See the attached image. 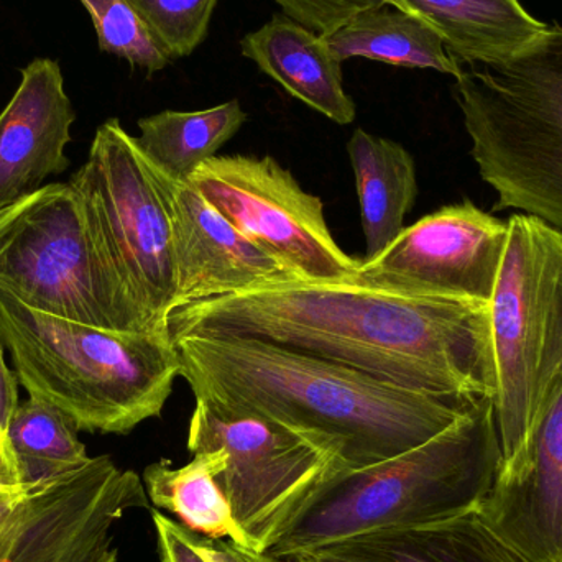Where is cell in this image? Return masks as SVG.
Segmentation results:
<instances>
[{"label": "cell", "mask_w": 562, "mask_h": 562, "mask_svg": "<svg viewBox=\"0 0 562 562\" xmlns=\"http://www.w3.org/2000/svg\"><path fill=\"white\" fill-rule=\"evenodd\" d=\"M207 550L214 562H296L294 560H281L269 553H256L247 548L234 544L233 541L210 540L207 538Z\"/></svg>", "instance_id": "f546056e"}, {"label": "cell", "mask_w": 562, "mask_h": 562, "mask_svg": "<svg viewBox=\"0 0 562 562\" xmlns=\"http://www.w3.org/2000/svg\"><path fill=\"white\" fill-rule=\"evenodd\" d=\"M452 94L498 210L562 231V26L507 58L459 63Z\"/></svg>", "instance_id": "5b68a950"}, {"label": "cell", "mask_w": 562, "mask_h": 562, "mask_svg": "<svg viewBox=\"0 0 562 562\" xmlns=\"http://www.w3.org/2000/svg\"><path fill=\"white\" fill-rule=\"evenodd\" d=\"M75 121L58 61L35 58L20 69L19 88L0 112V210L68 170Z\"/></svg>", "instance_id": "9a60e30c"}, {"label": "cell", "mask_w": 562, "mask_h": 562, "mask_svg": "<svg viewBox=\"0 0 562 562\" xmlns=\"http://www.w3.org/2000/svg\"><path fill=\"white\" fill-rule=\"evenodd\" d=\"M441 35L458 63L507 58L540 38L547 23L520 0H395Z\"/></svg>", "instance_id": "ac0fdd59"}, {"label": "cell", "mask_w": 562, "mask_h": 562, "mask_svg": "<svg viewBox=\"0 0 562 562\" xmlns=\"http://www.w3.org/2000/svg\"><path fill=\"white\" fill-rule=\"evenodd\" d=\"M0 488L23 491L19 462H16L15 452L10 446L9 436L2 431V428H0Z\"/></svg>", "instance_id": "4dcf8cb0"}, {"label": "cell", "mask_w": 562, "mask_h": 562, "mask_svg": "<svg viewBox=\"0 0 562 562\" xmlns=\"http://www.w3.org/2000/svg\"><path fill=\"white\" fill-rule=\"evenodd\" d=\"M137 472L109 456L25 488L19 530L7 562H117L112 528L132 508H148Z\"/></svg>", "instance_id": "7c38bea8"}, {"label": "cell", "mask_w": 562, "mask_h": 562, "mask_svg": "<svg viewBox=\"0 0 562 562\" xmlns=\"http://www.w3.org/2000/svg\"><path fill=\"white\" fill-rule=\"evenodd\" d=\"M88 10L99 49L125 59L148 76L164 71L170 59L158 48L132 0H79Z\"/></svg>", "instance_id": "cb8c5ba5"}, {"label": "cell", "mask_w": 562, "mask_h": 562, "mask_svg": "<svg viewBox=\"0 0 562 562\" xmlns=\"http://www.w3.org/2000/svg\"><path fill=\"white\" fill-rule=\"evenodd\" d=\"M188 449L226 454L220 484L244 548L256 553H270L313 498L347 472L342 446L330 436L203 402L190 419Z\"/></svg>", "instance_id": "ba28073f"}, {"label": "cell", "mask_w": 562, "mask_h": 562, "mask_svg": "<svg viewBox=\"0 0 562 562\" xmlns=\"http://www.w3.org/2000/svg\"><path fill=\"white\" fill-rule=\"evenodd\" d=\"M224 468L223 451L200 452L181 468H173L168 461L154 462L145 469L142 481L148 501L160 510L177 515L181 525L194 533L246 547L220 484Z\"/></svg>", "instance_id": "44dd1931"}, {"label": "cell", "mask_w": 562, "mask_h": 562, "mask_svg": "<svg viewBox=\"0 0 562 562\" xmlns=\"http://www.w3.org/2000/svg\"><path fill=\"white\" fill-rule=\"evenodd\" d=\"M196 402L227 415H252L330 436L347 472L422 446L458 422L479 398L419 392L330 360L262 340L187 336L173 340Z\"/></svg>", "instance_id": "7a4b0ae2"}, {"label": "cell", "mask_w": 562, "mask_h": 562, "mask_svg": "<svg viewBox=\"0 0 562 562\" xmlns=\"http://www.w3.org/2000/svg\"><path fill=\"white\" fill-rule=\"evenodd\" d=\"M246 121L237 99L204 111H164L138 121L140 135L135 142L161 173L188 181L204 161L216 157Z\"/></svg>", "instance_id": "7402d4cb"}, {"label": "cell", "mask_w": 562, "mask_h": 562, "mask_svg": "<svg viewBox=\"0 0 562 562\" xmlns=\"http://www.w3.org/2000/svg\"><path fill=\"white\" fill-rule=\"evenodd\" d=\"M491 311L504 462L514 459L562 392V231L514 214ZM502 462V464H504Z\"/></svg>", "instance_id": "8992f818"}, {"label": "cell", "mask_w": 562, "mask_h": 562, "mask_svg": "<svg viewBox=\"0 0 562 562\" xmlns=\"http://www.w3.org/2000/svg\"><path fill=\"white\" fill-rule=\"evenodd\" d=\"M0 291L99 329L151 330L69 181L0 210Z\"/></svg>", "instance_id": "52a82bcc"}, {"label": "cell", "mask_w": 562, "mask_h": 562, "mask_svg": "<svg viewBox=\"0 0 562 562\" xmlns=\"http://www.w3.org/2000/svg\"><path fill=\"white\" fill-rule=\"evenodd\" d=\"M158 48L170 59L190 56L210 32L220 0H132Z\"/></svg>", "instance_id": "d4e9b609"}, {"label": "cell", "mask_w": 562, "mask_h": 562, "mask_svg": "<svg viewBox=\"0 0 562 562\" xmlns=\"http://www.w3.org/2000/svg\"><path fill=\"white\" fill-rule=\"evenodd\" d=\"M296 562H528L479 510L409 528L346 538L291 558Z\"/></svg>", "instance_id": "2e32d148"}, {"label": "cell", "mask_w": 562, "mask_h": 562, "mask_svg": "<svg viewBox=\"0 0 562 562\" xmlns=\"http://www.w3.org/2000/svg\"><path fill=\"white\" fill-rule=\"evenodd\" d=\"M491 398L422 446L326 485L269 554L291 560L372 531L449 520L481 507L501 472Z\"/></svg>", "instance_id": "277c9868"}, {"label": "cell", "mask_w": 562, "mask_h": 562, "mask_svg": "<svg viewBox=\"0 0 562 562\" xmlns=\"http://www.w3.org/2000/svg\"><path fill=\"white\" fill-rule=\"evenodd\" d=\"M528 562H562V392L477 508Z\"/></svg>", "instance_id": "5bb4252c"}, {"label": "cell", "mask_w": 562, "mask_h": 562, "mask_svg": "<svg viewBox=\"0 0 562 562\" xmlns=\"http://www.w3.org/2000/svg\"><path fill=\"white\" fill-rule=\"evenodd\" d=\"M157 173L173 229V307L296 277L246 239L190 181L173 180L158 168Z\"/></svg>", "instance_id": "4fadbf2b"}, {"label": "cell", "mask_w": 562, "mask_h": 562, "mask_svg": "<svg viewBox=\"0 0 562 562\" xmlns=\"http://www.w3.org/2000/svg\"><path fill=\"white\" fill-rule=\"evenodd\" d=\"M151 520L157 531L160 562H214L206 537L194 533L161 512H151Z\"/></svg>", "instance_id": "4316f807"}, {"label": "cell", "mask_w": 562, "mask_h": 562, "mask_svg": "<svg viewBox=\"0 0 562 562\" xmlns=\"http://www.w3.org/2000/svg\"><path fill=\"white\" fill-rule=\"evenodd\" d=\"M356 175L366 259L380 256L402 234L406 214L415 206V160L403 145L357 128L347 144Z\"/></svg>", "instance_id": "d6986e66"}, {"label": "cell", "mask_w": 562, "mask_h": 562, "mask_svg": "<svg viewBox=\"0 0 562 562\" xmlns=\"http://www.w3.org/2000/svg\"><path fill=\"white\" fill-rule=\"evenodd\" d=\"M240 49L288 94L336 124H352L356 102L344 89L342 63L334 58L326 36L280 13L247 33Z\"/></svg>", "instance_id": "e0dca14e"}, {"label": "cell", "mask_w": 562, "mask_h": 562, "mask_svg": "<svg viewBox=\"0 0 562 562\" xmlns=\"http://www.w3.org/2000/svg\"><path fill=\"white\" fill-rule=\"evenodd\" d=\"M78 428L61 409L45 400L29 396L19 403L7 429L19 462L23 488L45 484L88 464Z\"/></svg>", "instance_id": "603a6c76"}, {"label": "cell", "mask_w": 562, "mask_h": 562, "mask_svg": "<svg viewBox=\"0 0 562 562\" xmlns=\"http://www.w3.org/2000/svg\"><path fill=\"white\" fill-rule=\"evenodd\" d=\"M69 183L81 194L92 229L150 329H167L177 277L170 211L157 168L121 121L109 119Z\"/></svg>", "instance_id": "9c48e42d"}, {"label": "cell", "mask_w": 562, "mask_h": 562, "mask_svg": "<svg viewBox=\"0 0 562 562\" xmlns=\"http://www.w3.org/2000/svg\"><path fill=\"white\" fill-rule=\"evenodd\" d=\"M2 339H0V428L3 432L9 429L10 419L19 406V376L15 370H10L3 356Z\"/></svg>", "instance_id": "f1b7e54d"}, {"label": "cell", "mask_w": 562, "mask_h": 562, "mask_svg": "<svg viewBox=\"0 0 562 562\" xmlns=\"http://www.w3.org/2000/svg\"><path fill=\"white\" fill-rule=\"evenodd\" d=\"M23 491L0 488V562L9 560L22 514Z\"/></svg>", "instance_id": "83f0119b"}, {"label": "cell", "mask_w": 562, "mask_h": 562, "mask_svg": "<svg viewBox=\"0 0 562 562\" xmlns=\"http://www.w3.org/2000/svg\"><path fill=\"white\" fill-rule=\"evenodd\" d=\"M0 339L29 396L78 431L128 435L158 418L181 362L168 329L109 330L32 310L0 291Z\"/></svg>", "instance_id": "3957f363"}, {"label": "cell", "mask_w": 562, "mask_h": 562, "mask_svg": "<svg viewBox=\"0 0 562 562\" xmlns=\"http://www.w3.org/2000/svg\"><path fill=\"white\" fill-rule=\"evenodd\" d=\"M191 184L263 252L306 280L352 279L362 260L347 256L330 234L319 198L306 193L272 157H214Z\"/></svg>", "instance_id": "30bf717a"}, {"label": "cell", "mask_w": 562, "mask_h": 562, "mask_svg": "<svg viewBox=\"0 0 562 562\" xmlns=\"http://www.w3.org/2000/svg\"><path fill=\"white\" fill-rule=\"evenodd\" d=\"M508 224L464 201L405 227L380 256L362 260L360 280L423 296L491 303Z\"/></svg>", "instance_id": "8fae6325"}, {"label": "cell", "mask_w": 562, "mask_h": 562, "mask_svg": "<svg viewBox=\"0 0 562 562\" xmlns=\"http://www.w3.org/2000/svg\"><path fill=\"white\" fill-rule=\"evenodd\" d=\"M326 40L339 63L367 58L403 68L435 69L452 78L459 72V63L441 35L415 13L392 5L357 13Z\"/></svg>", "instance_id": "ffe728a7"}, {"label": "cell", "mask_w": 562, "mask_h": 562, "mask_svg": "<svg viewBox=\"0 0 562 562\" xmlns=\"http://www.w3.org/2000/svg\"><path fill=\"white\" fill-rule=\"evenodd\" d=\"M284 15L319 35H330L353 15L375 7H396L395 0H276Z\"/></svg>", "instance_id": "484cf974"}, {"label": "cell", "mask_w": 562, "mask_h": 562, "mask_svg": "<svg viewBox=\"0 0 562 562\" xmlns=\"http://www.w3.org/2000/svg\"><path fill=\"white\" fill-rule=\"evenodd\" d=\"M171 340H262L419 392L494 398L488 304L423 296L359 277L279 283L194 301L167 316Z\"/></svg>", "instance_id": "6da1fadb"}]
</instances>
